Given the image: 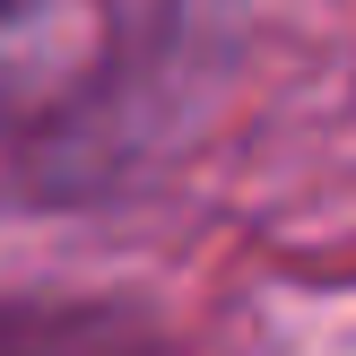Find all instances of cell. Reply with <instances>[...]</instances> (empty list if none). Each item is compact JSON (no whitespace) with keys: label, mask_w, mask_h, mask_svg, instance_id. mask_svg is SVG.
<instances>
[{"label":"cell","mask_w":356,"mask_h":356,"mask_svg":"<svg viewBox=\"0 0 356 356\" xmlns=\"http://www.w3.org/2000/svg\"><path fill=\"white\" fill-rule=\"evenodd\" d=\"M0 356H165V330L104 296H0Z\"/></svg>","instance_id":"obj_1"}]
</instances>
